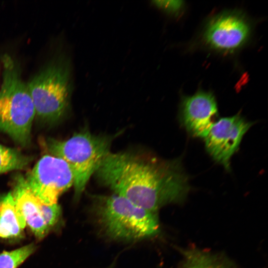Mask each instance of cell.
<instances>
[{"label": "cell", "instance_id": "cell-6", "mask_svg": "<svg viewBox=\"0 0 268 268\" xmlns=\"http://www.w3.org/2000/svg\"><path fill=\"white\" fill-rule=\"evenodd\" d=\"M25 179L34 196L46 205L58 203L59 197L73 186L74 182L68 164L52 155L41 158Z\"/></svg>", "mask_w": 268, "mask_h": 268}, {"label": "cell", "instance_id": "cell-14", "mask_svg": "<svg viewBox=\"0 0 268 268\" xmlns=\"http://www.w3.org/2000/svg\"><path fill=\"white\" fill-rule=\"evenodd\" d=\"M35 250L33 244H29L11 251L0 254V268H17Z\"/></svg>", "mask_w": 268, "mask_h": 268}, {"label": "cell", "instance_id": "cell-5", "mask_svg": "<svg viewBox=\"0 0 268 268\" xmlns=\"http://www.w3.org/2000/svg\"><path fill=\"white\" fill-rule=\"evenodd\" d=\"M68 61L60 57L38 72L27 83L36 115L46 121H56L66 112L71 92Z\"/></svg>", "mask_w": 268, "mask_h": 268}, {"label": "cell", "instance_id": "cell-1", "mask_svg": "<svg viewBox=\"0 0 268 268\" xmlns=\"http://www.w3.org/2000/svg\"><path fill=\"white\" fill-rule=\"evenodd\" d=\"M95 174L115 194L154 212L167 204L183 202L190 190L179 159L110 152Z\"/></svg>", "mask_w": 268, "mask_h": 268}, {"label": "cell", "instance_id": "cell-10", "mask_svg": "<svg viewBox=\"0 0 268 268\" xmlns=\"http://www.w3.org/2000/svg\"><path fill=\"white\" fill-rule=\"evenodd\" d=\"M11 193L22 228L27 225L36 237L44 238L49 230L43 218L39 201L30 191L25 177L19 175L15 178Z\"/></svg>", "mask_w": 268, "mask_h": 268}, {"label": "cell", "instance_id": "cell-3", "mask_svg": "<svg viewBox=\"0 0 268 268\" xmlns=\"http://www.w3.org/2000/svg\"><path fill=\"white\" fill-rule=\"evenodd\" d=\"M2 83L0 89V130L17 143L30 142L36 115L27 83L22 79L18 64L9 55L1 57Z\"/></svg>", "mask_w": 268, "mask_h": 268}, {"label": "cell", "instance_id": "cell-12", "mask_svg": "<svg viewBox=\"0 0 268 268\" xmlns=\"http://www.w3.org/2000/svg\"><path fill=\"white\" fill-rule=\"evenodd\" d=\"M11 192L0 195V238H21L23 230Z\"/></svg>", "mask_w": 268, "mask_h": 268}, {"label": "cell", "instance_id": "cell-15", "mask_svg": "<svg viewBox=\"0 0 268 268\" xmlns=\"http://www.w3.org/2000/svg\"><path fill=\"white\" fill-rule=\"evenodd\" d=\"M39 206L45 223L50 230L58 222L60 219L61 207L58 203L46 205L40 201Z\"/></svg>", "mask_w": 268, "mask_h": 268}, {"label": "cell", "instance_id": "cell-8", "mask_svg": "<svg viewBox=\"0 0 268 268\" xmlns=\"http://www.w3.org/2000/svg\"><path fill=\"white\" fill-rule=\"evenodd\" d=\"M252 125L240 115L219 119L204 138L206 151L216 162L229 170L231 157Z\"/></svg>", "mask_w": 268, "mask_h": 268}, {"label": "cell", "instance_id": "cell-2", "mask_svg": "<svg viewBox=\"0 0 268 268\" xmlns=\"http://www.w3.org/2000/svg\"><path fill=\"white\" fill-rule=\"evenodd\" d=\"M93 210L101 230L114 240H140L153 236L159 231L155 212L141 208L115 194L95 196Z\"/></svg>", "mask_w": 268, "mask_h": 268}, {"label": "cell", "instance_id": "cell-4", "mask_svg": "<svg viewBox=\"0 0 268 268\" xmlns=\"http://www.w3.org/2000/svg\"><path fill=\"white\" fill-rule=\"evenodd\" d=\"M113 139L84 130L67 140L52 139L48 142L51 155L65 160L72 172L76 200L79 199L89 180L110 152Z\"/></svg>", "mask_w": 268, "mask_h": 268}, {"label": "cell", "instance_id": "cell-9", "mask_svg": "<svg viewBox=\"0 0 268 268\" xmlns=\"http://www.w3.org/2000/svg\"><path fill=\"white\" fill-rule=\"evenodd\" d=\"M217 114V103L210 92L198 91L182 100L181 122L194 136L204 138L215 123Z\"/></svg>", "mask_w": 268, "mask_h": 268}, {"label": "cell", "instance_id": "cell-16", "mask_svg": "<svg viewBox=\"0 0 268 268\" xmlns=\"http://www.w3.org/2000/svg\"><path fill=\"white\" fill-rule=\"evenodd\" d=\"M154 2L158 7L172 14L178 13L184 6L182 0H158Z\"/></svg>", "mask_w": 268, "mask_h": 268}, {"label": "cell", "instance_id": "cell-13", "mask_svg": "<svg viewBox=\"0 0 268 268\" xmlns=\"http://www.w3.org/2000/svg\"><path fill=\"white\" fill-rule=\"evenodd\" d=\"M31 158L19 151L0 144V174L8 171L23 169Z\"/></svg>", "mask_w": 268, "mask_h": 268}, {"label": "cell", "instance_id": "cell-11", "mask_svg": "<svg viewBox=\"0 0 268 268\" xmlns=\"http://www.w3.org/2000/svg\"><path fill=\"white\" fill-rule=\"evenodd\" d=\"M182 259L180 268H239L225 256L197 248L181 251Z\"/></svg>", "mask_w": 268, "mask_h": 268}, {"label": "cell", "instance_id": "cell-7", "mask_svg": "<svg viewBox=\"0 0 268 268\" xmlns=\"http://www.w3.org/2000/svg\"><path fill=\"white\" fill-rule=\"evenodd\" d=\"M251 27L244 15L236 11L221 13L206 24L202 38L212 49L223 52H232L248 41Z\"/></svg>", "mask_w": 268, "mask_h": 268}]
</instances>
